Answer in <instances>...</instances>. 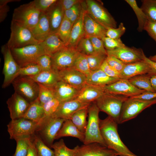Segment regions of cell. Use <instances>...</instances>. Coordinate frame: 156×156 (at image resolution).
<instances>
[{
  "mask_svg": "<svg viewBox=\"0 0 156 156\" xmlns=\"http://www.w3.org/2000/svg\"><path fill=\"white\" fill-rule=\"evenodd\" d=\"M118 123L108 116L100 120V127L103 138L108 148L120 156H138L131 152L121 140L118 131Z\"/></svg>",
  "mask_w": 156,
  "mask_h": 156,
  "instance_id": "6da1fadb",
  "label": "cell"
},
{
  "mask_svg": "<svg viewBox=\"0 0 156 156\" xmlns=\"http://www.w3.org/2000/svg\"><path fill=\"white\" fill-rule=\"evenodd\" d=\"M129 98L105 92L94 102L100 111L106 113L118 124L122 105Z\"/></svg>",
  "mask_w": 156,
  "mask_h": 156,
  "instance_id": "7a4b0ae2",
  "label": "cell"
},
{
  "mask_svg": "<svg viewBox=\"0 0 156 156\" xmlns=\"http://www.w3.org/2000/svg\"><path fill=\"white\" fill-rule=\"evenodd\" d=\"M99 112L95 102H92L88 107V119L84 144L96 142L106 147L100 129Z\"/></svg>",
  "mask_w": 156,
  "mask_h": 156,
  "instance_id": "3957f363",
  "label": "cell"
},
{
  "mask_svg": "<svg viewBox=\"0 0 156 156\" xmlns=\"http://www.w3.org/2000/svg\"><path fill=\"white\" fill-rule=\"evenodd\" d=\"M65 120L52 116H46L38 124L36 133L46 145L51 148Z\"/></svg>",
  "mask_w": 156,
  "mask_h": 156,
  "instance_id": "277c9868",
  "label": "cell"
},
{
  "mask_svg": "<svg viewBox=\"0 0 156 156\" xmlns=\"http://www.w3.org/2000/svg\"><path fill=\"white\" fill-rule=\"evenodd\" d=\"M40 14L41 12L35 8L32 1L15 8L12 21L31 31L38 21Z\"/></svg>",
  "mask_w": 156,
  "mask_h": 156,
  "instance_id": "5b68a950",
  "label": "cell"
},
{
  "mask_svg": "<svg viewBox=\"0 0 156 156\" xmlns=\"http://www.w3.org/2000/svg\"><path fill=\"white\" fill-rule=\"evenodd\" d=\"M10 37L6 44L11 49L22 47L39 43L28 29L21 26L12 20Z\"/></svg>",
  "mask_w": 156,
  "mask_h": 156,
  "instance_id": "8992f818",
  "label": "cell"
},
{
  "mask_svg": "<svg viewBox=\"0 0 156 156\" xmlns=\"http://www.w3.org/2000/svg\"><path fill=\"white\" fill-rule=\"evenodd\" d=\"M10 49L14 59L20 67L36 63L38 58L45 54L39 44Z\"/></svg>",
  "mask_w": 156,
  "mask_h": 156,
  "instance_id": "52a82bcc",
  "label": "cell"
},
{
  "mask_svg": "<svg viewBox=\"0 0 156 156\" xmlns=\"http://www.w3.org/2000/svg\"><path fill=\"white\" fill-rule=\"evenodd\" d=\"M15 92L30 103L36 99L39 92L38 84L29 77L19 76L12 83Z\"/></svg>",
  "mask_w": 156,
  "mask_h": 156,
  "instance_id": "ba28073f",
  "label": "cell"
},
{
  "mask_svg": "<svg viewBox=\"0 0 156 156\" xmlns=\"http://www.w3.org/2000/svg\"><path fill=\"white\" fill-rule=\"evenodd\" d=\"M156 104V99L146 101L129 98L123 103L118 124L135 118L142 111Z\"/></svg>",
  "mask_w": 156,
  "mask_h": 156,
  "instance_id": "9c48e42d",
  "label": "cell"
},
{
  "mask_svg": "<svg viewBox=\"0 0 156 156\" xmlns=\"http://www.w3.org/2000/svg\"><path fill=\"white\" fill-rule=\"evenodd\" d=\"M86 4L87 12L94 20L107 29L116 28V22L101 4L93 0H86Z\"/></svg>",
  "mask_w": 156,
  "mask_h": 156,
  "instance_id": "30bf717a",
  "label": "cell"
},
{
  "mask_svg": "<svg viewBox=\"0 0 156 156\" xmlns=\"http://www.w3.org/2000/svg\"><path fill=\"white\" fill-rule=\"evenodd\" d=\"M38 124L24 118L11 120L7 125L10 138L15 140L21 137H33L36 132Z\"/></svg>",
  "mask_w": 156,
  "mask_h": 156,
  "instance_id": "8fae6325",
  "label": "cell"
},
{
  "mask_svg": "<svg viewBox=\"0 0 156 156\" xmlns=\"http://www.w3.org/2000/svg\"><path fill=\"white\" fill-rule=\"evenodd\" d=\"M1 52L4 58L3 73L4 75L2 87L4 88L12 83L18 76L21 67L14 59L10 49L6 44L1 47Z\"/></svg>",
  "mask_w": 156,
  "mask_h": 156,
  "instance_id": "7c38bea8",
  "label": "cell"
},
{
  "mask_svg": "<svg viewBox=\"0 0 156 156\" xmlns=\"http://www.w3.org/2000/svg\"><path fill=\"white\" fill-rule=\"evenodd\" d=\"M79 52L75 48L67 47L51 57L53 69L58 72L73 67Z\"/></svg>",
  "mask_w": 156,
  "mask_h": 156,
  "instance_id": "4fadbf2b",
  "label": "cell"
},
{
  "mask_svg": "<svg viewBox=\"0 0 156 156\" xmlns=\"http://www.w3.org/2000/svg\"><path fill=\"white\" fill-rule=\"evenodd\" d=\"M107 55L113 56L125 64L143 60L145 55L141 48L126 46L112 50H106Z\"/></svg>",
  "mask_w": 156,
  "mask_h": 156,
  "instance_id": "5bb4252c",
  "label": "cell"
},
{
  "mask_svg": "<svg viewBox=\"0 0 156 156\" xmlns=\"http://www.w3.org/2000/svg\"><path fill=\"white\" fill-rule=\"evenodd\" d=\"M105 92L130 97L146 91L136 87L128 79H120L117 81L103 87Z\"/></svg>",
  "mask_w": 156,
  "mask_h": 156,
  "instance_id": "9a60e30c",
  "label": "cell"
},
{
  "mask_svg": "<svg viewBox=\"0 0 156 156\" xmlns=\"http://www.w3.org/2000/svg\"><path fill=\"white\" fill-rule=\"evenodd\" d=\"M11 120L24 118L30 103L15 92L6 101Z\"/></svg>",
  "mask_w": 156,
  "mask_h": 156,
  "instance_id": "2e32d148",
  "label": "cell"
},
{
  "mask_svg": "<svg viewBox=\"0 0 156 156\" xmlns=\"http://www.w3.org/2000/svg\"><path fill=\"white\" fill-rule=\"evenodd\" d=\"M75 156H108L113 155H118L114 150L96 142L83 144L75 146Z\"/></svg>",
  "mask_w": 156,
  "mask_h": 156,
  "instance_id": "e0dca14e",
  "label": "cell"
},
{
  "mask_svg": "<svg viewBox=\"0 0 156 156\" xmlns=\"http://www.w3.org/2000/svg\"><path fill=\"white\" fill-rule=\"evenodd\" d=\"M91 103H83L76 99L60 102L56 112L52 116L65 120L70 119L76 112L88 107Z\"/></svg>",
  "mask_w": 156,
  "mask_h": 156,
  "instance_id": "ac0fdd59",
  "label": "cell"
},
{
  "mask_svg": "<svg viewBox=\"0 0 156 156\" xmlns=\"http://www.w3.org/2000/svg\"><path fill=\"white\" fill-rule=\"evenodd\" d=\"M60 80L78 90H81L86 84V76L73 67L57 72Z\"/></svg>",
  "mask_w": 156,
  "mask_h": 156,
  "instance_id": "d6986e66",
  "label": "cell"
},
{
  "mask_svg": "<svg viewBox=\"0 0 156 156\" xmlns=\"http://www.w3.org/2000/svg\"><path fill=\"white\" fill-rule=\"evenodd\" d=\"M86 10V4L85 5L82 4L80 16L72 26L68 47L75 48L81 40L85 36L84 17Z\"/></svg>",
  "mask_w": 156,
  "mask_h": 156,
  "instance_id": "ffe728a7",
  "label": "cell"
},
{
  "mask_svg": "<svg viewBox=\"0 0 156 156\" xmlns=\"http://www.w3.org/2000/svg\"><path fill=\"white\" fill-rule=\"evenodd\" d=\"M84 27L86 37H95L102 39L106 36L107 29L94 20L86 10L84 17Z\"/></svg>",
  "mask_w": 156,
  "mask_h": 156,
  "instance_id": "44dd1931",
  "label": "cell"
},
{
  "mask_svg": "<svg viewBox=\"0 0 156 156\" xmlns=\"http://www.w3.org/2000/svg\"><path fill=\"white\" fill-rule=\"evenodd\" d=\"M150 70L149 65L144 60L126 64L120 73L121 79H128L137 75L148 74Z\"/></svg>",
  "mask_w": 156,
  "mask_h": 156,
  "instance_id": "7402d4cb",
  "label": "cell"
},
{
  "mask_svg": "<svg viewBox=\"0 0 156 156\" xmlns=\"http://www.w3.org/2000/svg\"><path fill=\"white\" fill-rule=\"evenodd\" d=\"M55 98L60 102L75 99L80 90L62 81L53 87Z\"/></svg>",
  "mask_w": 156,
  "mask_h": 156,
  "instance_id": "603a6c76",
  "label": "cell"
},
{
  "mask_svg": "<svg viewBox=\"0 0 156 156\" xmlns=\"http://www.w3.org/2000/svg\"><path fill=\"white\" fill-rule=\"evenodd\" d=\"M31 31L39 42L44 41L51 34L49 18L46 12H41L38 21Z\"/></svg>",
  "mask_w": 156,
  "mask_h": 156,
  "instance_id": "cb8c5ba5",
  "label": "cell"
},
{
  "mask_svg": "<svg viewBox=\"0 0 156 156\" xmlns=\"http://www.w3.org/2000/svg\"><path fill=\"white\" fill-rule=\"evenodd\" d=\"M105 92L103 88L86 83L75 99L81 102L91 103Z\"/></svg>",
  "mask_w": 156,
  "mask_h": 156,
  "instance_id": "d4e9b609",
  "label": "cell"
},
{
  "mask_svg": "<svg viewBox=\"0 0 156 156\" xmlns=\"http://www.w3.org/2000/svg\"><path fill=\"white\" fill-rule=\"evenodd\" d=\"M39 44L43 49L45 54L51 57L67 47L57 33H51L44 41Z\"/></svg>",
  "mask_w": 156,
  "mask_h": 156,
  "instance_id": "484cf974",
  "label": "cell"
},
{
  "mask_svg": "<svg viewBox=\"0 0 156 156\" xmlns=\"http://www.w3.org/2000/svg\"><path fill=\"white\" fill-rule=\"evenodd\" d=\"M46 12L49 18L51 33H57L64 16V11L60 0H58Z\"/></svg>",
  "mask_w": 156,
  "mask_h": 156,
  "instance_id": "4316f807",
  "label": "cell"
},
{
  "mask_svg": "<svg viewBox=\"0 0 156 156\" xmlns=\"http://www.w3.org/2000/svg\"><path fill=\"white\" fill-rule=\"evenodd\" d=\"M119 78L109 76L99 69L91 73L86 76V83L103 88L119 80Z\"/></svg>",
  "mask_w": 156,
  "mask_h": 156,
  "instance_id": "83f0119b",
  "label": "cell"
},
{
  "mask_svg": "<svg viewBox=\"0 0 156 156\" xmlns=\"http://www.w3.org/2000/svg\"><path fill=\"white\" fill-rule=\"evenodd\" d=\"M66 136L77 138L83 143L84 141L85 133L79 130L70 119L65 120L56 135V139Z\"/></svg>",
  "mask_w": 156,
  "mask_h": 156,
  "instance_id": "f1b7e54d",
  "label": "cell"
},
{
  "mask_svg": "<svg viewBox=\"0 0 156 156\" xmlns=\"http://www.w3.org/2000/svg\"><path fill=\"white\" fill-rule=\"evenodd\" d=\"M29 77L38 83L51 87H54L60 81L57 72L53 70L42 71L36 75Z\"/></svg>",
  "mask_w": 156,
  "mask_h": 156,
  "instance_id": "f546056e",
  "label": "cell"
},
{
  "mask_svg": "<svg viewBox=\"0 0 156 156\" xmlns=\"http://www.w3.org/2000/svg\"><path fill=\"white\" fill-rule=\"evenodd\" d=\"M46 116L42 105L37 99L30 103L24 118L38 124Z\"/></svg>",
  "mask_w": 156,
  "mask_h": 156,
  "instance_id": "4dcf8cb0",
  "label": "cell"
},
{
  "mask_svg": "<svg viewBox=\"0 0 156 156\" xmlns=\"http://www.w3.org/2000/svg\"><path fill=\"white\" fill-rule=\"evenodd\" d=\"M151 75L148 74L136 76L129 79V81L137 88L146 91L156 92L152 88L150 82Z\"/></svg>",
  "mask_w": 156,
  "mask_h": 156,
  "instance_id": "1f68e13d",
  "label": "cell"
},
{
  "mask_svg": "<svg viewBox=\"0 0 156 156\" xmlns=\"http://www.w3.org/2000/svg\"><path fill=\"white\" fill-rule=\"evenodd\" d=\"M88 107L76 112L70 119L78 129L84 133L88 122L86 118L88 116Z\"/></svg>",
  "mask_w": 156,
  "mask_h": 156,
  "instance_id": "d6a6232c",
  "label": "cell"
},
{
  "mask_svg": "<svg viewBox=\"0 0 156 156\" xmlns=\"http://www.w3.org/2000/svg\"><path fill=\"white\" fill-rule=\"evenodd\" d=\"M130 6L134 12L138 19V31L141 32L143 30L145 25L148 20L147 18L141 8L138 6L135 0H125Z\"/></svg>",
  "mask_w": 156,
  "mask_h": 156,
  "instance_id": "836d02e7",
  "label": "cell"
},
{
  "mask_svg": "<svg viewBox=\"0 0 156 156\" xmlns=\"http://www.w3.org/2000/svg\"><path fill=\"white\" fill-rule=\"evenodd\" d=\"M73 25L70 20L64 16L57 33L60 39L67 47L70 40Z\"/></svg>",
  "mask_w": 156,
  "mask_h": 156,
  "instance_id": "e575fe53",
  "label": "cell"
},
{
  "mask_svg": "<svg viewBox=\"0 0 156 156\" xmlns=\"http://www.w3.org/2000/svg\"><path fill=\"white\" fill-rule=\"evenodd\" d=\"M32 139L37 149L38 156H55L54 151L46 145L37 135L35 134Z\"/></svg>",
  "mask_w": 156,
  "mask_h": 156,
  "instance_id": "d590c367",
  "label": "cell"
},
{
  "mask_svg": "<svg viewBox=\"0 0 156 156\" xmlns=\"http://www.w3.org/2000/svg\"><path fill=\"white\" fill-rule=\"evenodd\" d=\"M54 150L55 156H75V150L68 148L63 139L53 143L51 146Z\"/></svg>",
  "mask_w": 156,
  "mask_h": 156,
  "instance_id": "8d00e7d4",
  "label": "cell"
},
{
  "mask_svg": "<svg viewBox=\"0 0 156 156\" xmlns=\"http://www.w3.org/2000/svg\"><path fill=\"white\" fill-rule=\"evenodd\" d=\"M38 83L39 86V92L37 99L42 105L55 98L53 87L47 86Z\"/></svg>",
  "mask_w": 156,
  "mask_h": 156,
  "instance_id": "74e56055",
  "label": "cell"
},
{
  "mask_svg": "<svg viewBox=\"0 0 156 156\" xmlns=\"http://www.w3.org/2000/svg\"><path fill=\"white\" fill-rule=\"evenodd\" d=\"M73 67L86 76L92 72L89 67L86 55L80 52L75 60Z\"/></svg>",
  "mask_w": 156,
  "mask_h": 156,
  "instance_id": "f35d334b",
  "label": "cell"
},
{
  "mask_svg": "<svg viewBox=\"0 0 156 156\" xmlns=\"http://www.w3.org/2000/svg\"><path fill=\"white\" fill-rule=\"evenodd\" d=\"M141 1V8L148 20L156 21V0H143Z\"/></svg>",
  "mask_w": 156,
  "mask_h": 156,
  "instance_id": "ab89813d",
  "label": "cell"
},
{
  "mask_svg": "<svg viewBox=\"0 0 156 156\" xmlns=\"http://www.w3.org/2000/svg\"><path fill=\"white\" fill-rule=\"evenodd\" d=\"M32 137L24 136L16 139V146L13 156H26Z\"/></svg>",
  "mask_w": 156,
  "mask_h": 156,
  "instance_id": "60d3db41",
  "label": "cell"
},
{
  "mask_svg": "<svg viewBox=\"0 0 156 156\" xmlns=\"http://www.w3.org/2000/svg\"><path fill=\"white\" fill-rule=\"evenodd\" d=\"M86 55L91 71L100 69L107 56V55L97 53Z\"/></svg>",
  "mask_w": 156,
  "mask_h": 156,
  "instance_id": "b9f144b4",
  "label": "cell"
},
{
  "mask_svg": "<svg viewBox=\"0 0 156 156\" xmlns=\"http://www.w3.org/2000/svg\"><path fill=\"white\" fill-rule=\"evenodd\" d=\"M75 48L79 52L86 55L95 53L90 39L86 36L81 40Z\"/></svg>",
  "mask_w": 156,
  "mask_h": 156,
  "instance_id": "7bdbcfd3",
  "label": "cell"
},
{
  "mask_svg": "<svg viewBox=\"0 0 156 156\" xmlns=\"http://www.w3.org/2000/svg\"><path fill=\"white\" fill-rule=\"evenodd\" d=\"M42 71L41 68L37 64H31L21 67L18 76H34L38 74Z\"/></svg>",
  "mask_w": 156,
  "mask_h": 156,
  "instance_id": "ee69618b",
  "label": "cell"
},
{
  "mask_svg": "<svg viewBox=\"0 0 156 156\" xmlns=\"http://www.w3.org/2000/svg\"><path fill=\"white\" fill-rule=\"evenodd\" d=\"M101 40L106 50H112L125 46L120 38L115 39L105 36Z\"/></svg>",
  "mask_w": 156,
  "mask_h": 156,
  "instance_id": "f6af8a7d",
  "label": "cell"
},
{
  "mask_svg": "<svg viewBox=\"0 0 156 156\" xmlns=\"http://www.w3.org/2000/svg\"><path fill=\"white\" fill-rule=\"evenodd\" d=\"M126 28L123 23H120L118 28H109L107 29L105 36L115 39H120L124 34Z\"/></svg>",
  "mask_w": 156,
  "mask_h": 156,
  "instance_id": "bcb514c9",
  "label": "cell"
},
{
  "mask_svg": "<svg viewBox=\"0 0 156 156\" xmlns=\"http://www.w3.org/2000/svg\"><path fill=\"white\" fill-rule=\"evenodd\" d=\"M60 102L55 98L42 105L46 116H52L56 112Z\"/></svg>",
  "mask_w": 156,
  "mask_h": 156,
  "instance_id": "7dc6e473",
  "label": "cell"
},
{
  "mask_svg": "<svg viewBox=\"0 0 156 156\" xmlns=\"http://www.w3.org/2000/svg\"><path fill=\"white\" fill-rule=\"evenodd\" d=\"M36 64L41 68L42 71H49L53 70L51 57L44 54L38 59Z\"/></svg>",
  "mask_w": 156,
  "mask_h": 156,
  "instance_id": "c3c4849f",
  "label": "cell"
},
{
  "mask_svg": "<svg viewBox=\"0 0 156 156\" xmlns=\"http://www.w3.org/2000/svg\"><path fill=\"white\" fill-rule=\"evenodd\" d=\"M58 0H35L33 1L35 8L40 12H46Z\"/></svg>",
  "mask_w": 156,
  "mask_h": 156,
  "instance_id": "681fc988",
  "label": "cell"
},
{
  "mask_svg": "<svg viewBox=\"0 0 156 156\" xmlns=\"http://www.w3.org/2000/svg\"><path fill=\"white\" fill-rule=\"evenodd\" d=\"M88 38L92 43L95 53L107 55L106 50L105 48L103 42L101 39L95 37Z\"/></svg>",
  "mask_w": 156,
  "mask_h": 156,
  "instance_id": "f907efd6",
  "label": "cell"
},
{
  "mask_svg": "<svg viewBox=\"0 0 156 156\" xmlns=\"http://www.w3.org/2000/svg\"><path fill=\"white\" fill-rule=\"evenodd\" d=\"M106 60L110 66L120 74L126 64L117 58L111 55H107Z\"/></svg>",
  "mask_w": 156,
  "mask_h": 156,
  "instance_id": "816d5d0a",
  "label": "cell"
},
{
  "mask_svg": "<svg viewBox=\"0 0 156 156\" xmlns=\"http://www.w3.org/2000/svg\"><path fill=\"white\" fill-rule=\"evenodd\" d=\"M100 69L109 77L121 79L120 73L110 66L106 60L102 64Z\"/></svg>",
  "mask_w": 156,
  "mask_h": 156,
  "instance_id": "f5cc1de1",
  "label": "cell"
},
{
  "mask_svg": "<svg viewBox=\"0 0 156 156\" xmlns=\"http://www.w3.org/2000/svg\"><path fill=\"white\" fill-rule=\"evenodd\" d=\"M20 0H1L0 1V22H1L5 18L9 8L7 4L9 2L18 1Z\"/></svg>",
  "mask_w": 156,
  "mask_h": 156,
  "instance_id": "db71d44e",
  "label": "cell"
},
{
  "mask_svg": "<svg viewBox=\"0 0 156 156\" xmlns=\"http://www.w3.org/2000/svg\"><path fill=\"white\" fill-rule=\"evenodd\" d=\"M144 30L147 32L156 42V21L148 20L144 26Z\"/></svg>",
  "mask_w": 156,
  "mask_h": 156,
  "instance_id": "11a10c76",
  "label": "cell"
},
{
  "mask_svg": "<svg viewBox=\"0 0 156 156\" xmlns=\"http://www.w3.org/2000/svg\"><path fill=\"white\" fill-rule=\"evenodd\" d=\"M129 98L143 101H150L156 99V92L146 91L139 95Z\"/></svg>",
  "mask_w": 156,
  "mask_h": 156,
  "instance_id": "9f6ffc18",
  "label": "cell"
},
{
  "mask_svg": "<svg viewBox=\"0 0 156 156\" xmlns=\"http://www.w3.org/2000/svg\"><path fill=\"white\" fill-rule=\"evenodd\" d=\"M82 2L77 4L65 11L64 16L69 19L78 10L81 9Z\"/></svg>",
  "mask_w": 156,
  "mask_h": 156,
  "instance_id": "6f0895ef",
  "label": "cell"
},
{
  "mask_svg": "<svg viewBox=\"0 0 156 156\" xmlns=\"http://www.w3.org/2000/svg\"><path fill=\"white\" fill-rule=\"evenodd\" d=\"M60 1L64 12L75 5L83 2L82 1L80 0H62Z\"/></svg>",
  "mask_w": 156,
  "mask_h": 156,
  "instance_id": "680465c9",
  "label": "cell"
},
{
  "mask_svg": "<svg viewBox=\"0 0 156 156\" xmlns=\"http://www.w3.org/2000/svg\"><path fill=\"white\" fill-rule=\"evenodd\" d=\"M143 60L149 65L151 70L148 73L150 75H156V62L151 60L145 55L143 58Z\"/></svg>",
  "mask_w": 156,
  "mask_h": 156,
  "instance_id": "91938a15",
  "label": "cell"
},
{
  "mask_svg": "<svg viewBox=\"0 0 156 156\" xmlns=\"http://www.w3.org/2000/svg\"><path fill=\"white\" fill-rule=\"evenodd\" d=\"M26 156H38L37 149L32 138L29 146L27 153Z\"/></svg>",
  "mask_w": 156,
  "mask_h": 156,
  "instance_id": "94428289",
  "label": "cell"
},
{
  "mask_svg": "<svg viewBox=\"0 0 156 156\" xmlns=\"http://www.w3.org/2000/svg\"><path fill=\"white\" fill-rule=\"evenodd\" d=\"M150 82L152 88L156 92V75H151Z\"/></svg>",
  "mask_w": 156,
  "mask_h": 156,
  "instance_id": "6125c7cd",
  "label": "cell"
},
{
  "mask_svg": "<svg viewBox=\"0 0 156 156\" xmlns=\"http://www.w3.org/2000/svg\"><path fill=\"white\" fill-rule=\"evenodd\" d=\"M149 58L151 60L156 62V54L153 56H150Z\"/></svg>",
  "mask_w": 156,
  "mask_h": 156,
  "instance_id": "be15d7a7",
  "label": "cell"
},
{
  "mask_svg": "<svg viewBox=\"0 0 156 156\" xmlns=\"http://www.w3.org/2000/svg\"><path fill=\"white\" fill-rule=\"evenodd\" d=\"M117 156V155H109L108 156Z\"/></svg>",
  "mask_w": 156,
  "mask_h": 156,
  "instance_id": "e7e4bbea",
  "label": "cell"
}]
</instances>
